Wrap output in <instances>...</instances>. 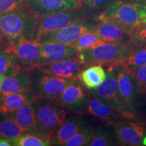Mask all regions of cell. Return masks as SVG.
Wrapping results in <instances>:
<instances>
[{
	"mask_svg": "<svg viewBox=\"0 0 146 146\" xmlns=\"http://www.w3.org/2000/svg\"><path fill=\"white\" fill-rule=\"evenodd\" d=\"M31 106L37 118L39 136L51 144L55 133L68 119L67 109L58 98H37Z\"/></svg>",
	"mask_w": 146,
	"mask_h": 146,
	"instance_id": "obj_1",
	"label": "cell"
},
{
	"mask_svg": "<svg viewBox=\"0 0 146 146\" xmlns=\"http://www.w3.org/2000/svg\"><path fill=\"white\" fill-rule=\"evenodd\" d=\"M38 18L25 4L23 5L0 14V30L11 43L20 39L34 41Z\"/></svg>",
	"mask_w": 146,
	"mask_h": 146,
	"instance_id": "obj_2",
	"label": "cell"
},
{
	"mask_svg": "<svg viewBox=\"0 0 146 146\" xmlns=\"http://www.w3.org/2000/svg\"><path fill=\"white\" fill-rule=\"evenodd\" d=\"M93 10H95L85 5V6L81 5L78 8L39 17L34 41H36L40 36L45 33L56 31L83 20L94 18L95 14L93 12Z\"/></svg>",
	"mask_w": 146,
	"mask_h": 146,
	"instance_id": "obj_3",
	"label": "cell"
},
{
	"mask_svg": "<svg viewBox=\"0 0 146 146\" xmlns=\"http://www.w3.org/2000/svg\"><path fill=\"white\" fill-rule=\"evenodd\" d=\"M131 47L103 41L79 52L78 58L87 64L122 62L131 52Z\"/></svg>",
	"mask_w": 146,
	"mask_h": 146,
	"instance_id": "obj_4",
	"label": "cell"
},
{
	"mask_svg": "<svg viewBox=\"0 0 146 146\" xmlns=\"http://www.w3.org/2000/svg\"><path fill=\"white\" fill-rule=\"evenodd\" d=\"M140 3L114 0L98 16L100 21H109L119 25L129 33L141 22L139 16Z\"/></svg>",
	"mask_w": 146,
	"mask_h": 146,
	"instance_id": "obj_5",
	"label": "cell"
},
{
	"mask_svg": "<svg viewBox=\"0 0 146 146\" xmlns=\"http://www.w3.org/2000/svg\"><path fill=\"white\" fill-rule=\"evenodd\" d=\"M30 90L36 98H58L74 79H69L42 72L37 68L29 71Z\"/></svg>",
	"mask_w": 146,
	"mask_h": 146,
	"instance_id": "obj_6",
	"label": "cell"
},
{
	"mask_svg": "<svg viewBox=\"0 0 146 146\" xmlns=\"http://www.w3.org/2000/svg\"><path fill=\"white\" fill-rule=\"evenodd\" d=\"M41 47L36 41L20 39L11 43L6 50L12 53L16 66L23 72H29L39 66Z\"/></svg>",
	"mask_w": 146,
	"mask_h": 146,
	"instance_id": "obj_7",
	"label": "cell"
},
{
	"mask_svg": "<svg viewBox=\"0 0 146 146\" xmlns=\"http://www.w3.org/2000/svg\"><path fill=\"white\" fill-rule=\"evenodd\" d=\"M99 22L98 17L83 20L56 31L43 35L40 36L36 41L41 45H44L51 42L71 43L83 34L96 29Z\"/></svg>",
	"mask_w": 146,
	"mask_h": 146,
	"instance_id": "obj_8",
	"label": "cell"
},
{
	"mask_svg": "<svg viewBox=\"0 0 146 146\" xmlns=\"http://www.w3.org/2000/svg\"><path fill=\"white\" fill-rule=\"evenodd\" d=\"M131 117H122L113 123L116 141L121 145H146V128Z\"/></svg>",
	"mask_w": 146,
	"mask_h": 146,
	"instance_id": "obj_9",
	"label": "cell"
},
{
	"mask_svg": "<svg viewBox=\"0 0 146 146\" xmlns=\"http://www.w3.org/2000/svg\"><path fill=\"white\" fill-rule=\"evenodd\" d=\"M87 89L79 78H75L66 87L58 100L68 110L80 116L84 115L91 97Z\"/></svg>",
	"mask_w": 146,
	"mask_h": 146,
	"instance_id": "obj_10",
	"label": "cell"
},
{
	"mask_svg": "<svg viewBox=\"0 0 146 146\" xmlns=\"http://www.w3.org/2000/svg\"><path fill=\"white\" fill-rule=\"evenodd\" d=\"M106 72V79L99 86L94 89L95 96L114 108L125 115L126 117H131L126 112L125 106L122 101L116 74L109 68H107Z\"/></svg>",
	"mask_w": 146,
	"mask_h": 146,
	"instance_id": "obj_11",
	"label": "cell"
},
{
	"mask_svg": "<svg viewBox=\"0 0 146 146\" xmlns=\"http://www.w3.org/2000/svg\"><path fill=\"white\" fill-rule=\"evenodd\" d=\"M25 5L37 17H43L83 5L78 0H27Z\"/></svg>",
	"mask_w": 146,
	"mask_h": 146,
	"instance_id": "obj_12",
	"label": "cell"
},
{
	"mask_svg": "<svg viewBox=\"0 0 146 146\" xmlns=\"http://www.w3.org/2000/svg\"><path fill=\"white\" fill-rule=\"evenodd\" d=\"M78 54L79 52L70 43L51 42L42 45L39 66L77 58Z\"/></svg>",
	"mask_w": 146,
	"mask_h": 146,
	"instance_id": "obj_13",
	"label": "cell"
},
{
	"mask_svg": "<svg viewBox=\"0 0 146 146\" xmlns=\"http://www.w3.org/2000/svg\"><path fill=\"white\" fill-rule=\"evenodd\" d=\"M109 68H110L116 74L118 89L122 101L125 106L126 112L129 116L132 117L133 113L134 112V85L133 83V78L120 62L110 64H109Z\"/></svg>",
	"mask_w": 146,
	"mask_h": 146,
	"instance_id": "obj_14",
	"label": "cell"
},
{
	"mask_svg": "<svg viewBox=\"0 0 146 146\" xmlns=\"http://www.w3.org/2000/svg\"><path fill=\"white\" fill-rule=\"evenodd\" d=\"M88 66L79 58L47 64L36 68L42 72L69 79L78 78L82 71Z\"/></svg>",
	"mask_w": 146,
	"mask_h": 146,
	"instance_id": "obj_15",
	"label": "cell"
},
{
	"mask_svg": "<svg viewBox=\"0 0 146 146\" xmlns=\"http://www.w3.org/2000/svg\"><path fill=\"white\" fill-rule=\"evenodd\" d=\"M95 30L101 41L129 46L131 42V34L125 29L114 23L100 21Z\"/></svg>",
	"mask_w": 146,
	"mask_h": 146,
	"instance_id": "obj_16",
	"label": "cell"
},
{
	"mask_svg": "<svg viewBox=\"0 0 146 146\" xmlns=\"http://www.w3.org/2000/svg\"><path fill=\"white\" fill-rule=\"evenodd\" d=\"M86 113L97 119L108 122L109 124H112L122 117H126L123 114L97 96L90 97Z\"/></svg>",
	"mask_w": 146,
	"mask_h": 146,
	"instance_id": "obj_17",
	"label": "cell"
},
{
	"mask_svg": "<svg viewBox=\"0 0 146 146\" xmlns=\"http://www.w3.org/2000/svg\"><path fill=\"white\" fill-rule=\"evenodd\" d=\"M30 85L31 78L29 72H22L4 76L1 83L0 101L9 95L30 89Z\"/></svg>",
	"mask_w": 146,
	"mask_h": 146,
	"instance_id": "obj_18",
	"label": "cell"
},
{
	"mask_svg": "<svg viewBox=\"0 0 146 146\" xmlns=\"http://www.w3.org/2000/svg\"><path fill=\"white\" fill-rule=\"evenodd\" d=\"M8 114L18 125L26 130L27 133L39 135L37 118L31 105L25 106Z\"/></svg>",
	"mask_w": 146,
	"mask_h": 146,
	"instance_id": "obj_19",
	"label": "cell"
},
{
	"mask_svg": "<svg viewBox=\"0 0 146 146\" xmlns=\"http://www.w3.org/2000/svg\"><path fill=\"white\" fill-rule=\"evenodd\" d=\"M35 98L30 89L9 95L0 101V112L8 114L25 106L31 105Z\"/></svg>",
	"mask_w": 146,
	"mask_h": 146,
	"instance_id": "obj_20",
	"label": "cell"
},
{
	"mask_svg": "<svg viewBox=\"0 0 146 146\" xmlns=\"http://www.w3.org/2000/svg\"><path fill=\"white\" fill-rule=\"evenodd\" d=\"M87 124V120L81 116L66 121L54 134L51 140V145H64L67 140Z\"/></svg>",
	"mask_w": 146,
	"mask_h": 146,
	"instance_id": "obj_21",
	"label": "cell"
},
{
	"mask_svg": "<svg viewBox=\"0 0 146 146\" xmlns=\"http://www.w3.org/2000/svg\"><path fill=\"white\" fill-rule=\"evenodd\" d=\"M80 81L89 90H94L106 78V72L101 64L91 66L82 71Z\"/></svg>",
	"mask_w": 146,
	"mask_h": 146,
	"instance_id": "obj_22",
	"label": "cell"
},
{
	"mask_svg": "<svg viewBox=\"0 0 146 146\" xmlns=\"http://www.w3.org/2000/svg\"><path fill=\"white\" fill-rule=\"evenodd\" d=\"M116 141L114 128L111 124L101 125L97 127L92 139L87 145L89 146H110L114 145Z\"/></svg>",
	"mask_w": 146,
	"mask_h": 146,
	"instance_id": "obj_23",
	"label": "cell"
},
{
	"mask_svg": "<svg viewBox=\"0 0 146 146\" xmlns=\"http://www.w3.org/2000/svg\"><path fill=\"white\" fill-rule=\"evenodd\" d=\"M120 63L129 74L146 65V46L131 47V52Z\"/></svg>",
	"mask_w": 146,
	"mask_h": 146,
	"instance_id": "obj_24",
	"label": "cell"
},
{
	"mask_svg": "<svg viewBox=\"0 0 146 146\" xmlns=\"http://www.w3.org/2000/svg\"><path fill=\"white\" fill-rule=\"evenodd\" d=\"M25 133H27V131L18 125L8 114L0 112V138L10 140Z\"/></svg>",
	"mask_w": 146,
	"mask_h": 146,
	"instance_id": "obj_25",
	"label": "cell"
},
{
	"mask_svg": "<svg viewBox=\"0 0 146 146\" xmlns=\"http://www.w3.org/2000/svg\"><path fill=\"white\" fill-rule=\"evenodd\" d=\"M96 129L93 125L87 124L77 133L71 137L64 143L66 146L87 145L94 136Z\"/></svg>",
	"mask_w": 146,
	"mask_h": 146,
	"instance_id": "obj_26",
	"label": "cell"
},
{
	"mask_svg": "<svg viewBox=\"0 0 146 146\" xmlns=\"http://www.w3.org/2000/svg\"><path fill=\"white\" fill-rule=\"evenodd\" d=\"M14 146H47L51 145L50 142L37 135L25 133L10 140Z\"/></svg>",
	"mask_w": 146,
	"mask_h": 146,
	"instance_id": "obj_27",
	"label": "cell"
},
{
	"mask_svg": "<svg viewBox=\"0 0 146 146\" xmlns=\"http://www.w3.org/2000/svg\"><path fill=\"white\" fill-rule=\"evenodd\" d=\"M22 72L14 64L12 53L7 50H0V75L9 76Z\"/></svg>",
	"mask_w": 146,
	"mask_h": 146,
	"instance_id": "obj_28",
	"label": "cell"
},
{
	"mask_svg": "<svg viewBox=\"0 0 146 146\" xmlns=\"http://www.w3.org/2000/svg\"><path fill=\"white\" fill-rule=\"evenodd\" d=\"M100 41H101V39L98 35V33L94 29V30L90 31L83 34L77 39L70 44L75 47L78 52H82L87 48L92 47L93 45L96 44Z\"/></svg>",
	"mask_w": 146,
	"mask_h": 146,
	"instance_id": "obj_29",
	"label": "cell"
},
{
	"mask_svg": "<svg viewBox=\"0 0 146 146\" xmlns=\"http://www.w3.org/2000/svg\"><path fill=\"white\" fill-rule=\"evenodd\" d=\"M129 47L146 46V21L139 22L131 32Z\"/></svg>",
	"mask_w": 146,
	"mask_h": 146,
	"instance_id": "obj_30",
	"label": "cell"
},
{
	"mask_svg": "<svg viewBox=\"0 0 146 146\" xmlns=\"http://www.w3.org/2000/svg\"><path fill=\"white\" fill-rule=\"evenodd\" d=\"M131 76L136 83L137 91L141 94H146V65L137 69L130 73Z\"/></svg>",
	"mask_w": 146,
	"mask_h": 146,
	"instance_id": "obj_31",
	"label": "cell"
},
{
	"mask_svg": "<svg viewBox=\"0 0 146 146\" xmlns=\"http://www.w3.org/2000/svg\"><path fill=\"white\" fill-rule=\"evenodd\" d=\"M25 2L26 0H0V14L14 10L25 5Z\"/></svg>",
	"mask_w": 146,
	"mask_h": 146,
	"instance_id": "obj_32",
	"label": "cell"
},
{
	"mask_svg": "<svg viewBox=\"0 0 146 146\" xmlns=\"http://www.w3.org/2000/svg\"><path fill=\"white\" fill-rule=\"evenodd\" d=\"M114 0H85L84 3L97 12L104 11Z\"/></svg>",
	"mask_w": 146,
	"mask_h": 146,
	"instance_id": "obj_33",
	"label": "cell"
},
{
	"mask_svg": "<svg viewBox=\"0 0 146 146\" xmlns=\"http://www.w3.org/2000/svg\"><path fill=\"white\" fill-rule=\"evenodd\" d=\"M10 45V40L0 30V50H6Z\"/></svg>",
	"mask_w": 146,
	"mask_h": 146,
	"instance_id": "obj_34",
	"label": "cell"
},
{
	"mask_svg": "<svg viewBox=\"0 0 146 146\" xmlns=\"http://www.w3.org/2000/svg\"><path fill=\"white\" fill-rule=\"evenodd\" d=\"M139 16L141 21H146V3L140 4Z\"/></svg>",
	"mask_w": 146,
	"mask_h": 146,
	"instance_id": "obj_35",
	"label": "cell"
},
{
	"mask_svg": "<svg viewBox=\"0 0 146 146\" xmlns=\"http://www.w3.org/2000/svg\"><path fill=\"white\" fill-rule=\"evenodd\" d=\"M0 146H12V143L9 139L0 138Z\"/></svg>",
	"mask_w": 146,
	"mask_h": 146,
	"instance_id": "obj_36",
	"label": "cell"
},
{
	"mask_svg": "<svg viewBox=\"0 0 146 146\" xmlns=\"http://www.w3.org/2000/svg\"><path fill=\"white\" fill-rule=\"evenodd\" d=\"M3 77V76L0 75V91H1V81H2Z\"/></svg>",
	"mask_w": 146,
	"mask_h": 146,
	"instance_id": "obj_37",
	"label": "cell"
},
{
	"mask_svg": "<svg viewBox=\"0 0 146 146\" xmlns=\"http://www.w3.org/2000/svg\"><path fill=\"white\" fill-rule=\"evenodd\" d=\"M131 1H146V0H131Z\"/></svg>",
	"mask_w": 146,
	"mask_h": 146,
	"instance_id": "obj_38",
	"label": "cell"
},
{
	"mask_svg": "<svg viewBox=\"0 0 146 146\" xmlns=\"http://www.w3.org/2000/svg\"><path fill=\"white\" fill-rule=\"evenodd\" d=\"M78 1H79L80 2H81L82 3H84V1H85V0H78Z\"/></svg>",
	"mask_w": 146,
	"mask_h": 146,
	"instance_id": "obj_39",
	"label": "cell"
},
{
	"mask_svg": "<svg viewBox=\"0 0 146 146\" xmlns=\"http://www.w3.org/2000/svg\"><path fill=\"white\" fill-rule=\"evenodd\" d=\"M26 1H27V0H26Z\"/></svg>",
	"mask_w": 146,
	"mask_h": 146,
	"instance_id": "obj_40",
	"label": "cell"
}]
</instances>
